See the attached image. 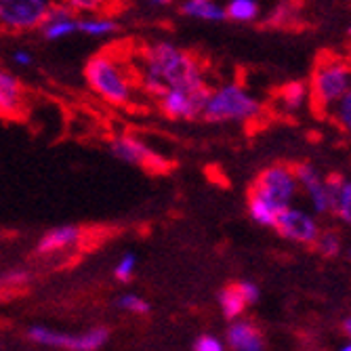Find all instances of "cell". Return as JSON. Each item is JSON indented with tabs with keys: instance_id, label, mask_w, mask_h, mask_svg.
<instances>
[{
	"instance_id": "1",
	"label": "cell",
	"mask_w": 351,
	"mask_h": 351,
	"mask_svg": "<svg viewBox=\"0 0 351 351\" xmlns=\"http://www.w3.org/2000/svg\"><path fill=\"white\" fill-rule=\"evenodd\" d=\"M141 86L158 99L165 90H204L208 88L200 63L194 55L173 43L158 40L141 53Z\"/></svg>"
},
{
	"instance_id": "2",
	"label": "cell",
	"mask_w": 351,
	"mask_h": 351,
	"mask_svg": "<svg viewBox=\"0 0 351 351\" xmlns=\"http://www.w3.org/2000/svg\"><path fill=\"white\" fill-rule=\"evenodd\" d=\"M84 78L90 90L97 93L108 104L118 108H126L133 104V80L114 55H93L84 66Z\"/></svg>"
},
{
	"instance_id": "3",
	"label": "cell",
	"mask_w": 351,
	"mask_h": 351,
	"mask_svg": "<svg viewBox=\"0 0 351 351\" xmlns=\"http://www.w3.org/2000/svg\"><path fill=\"white\" fill-rule=\"evenodd\" d=\"M263 106L238 82H226L208 93L202 118L208 122H250L257 120Z\"/></svg>"
},
{
	"instance_id": "4",
	"label": "cell",
	"mask_w": 351,
	"mask_h": 351,
	"mask_svg": "<svg viewBox=\"0 0 351 351\" xmlns=\"http://www.w3.org/2000/svg\"><path fill=\"white\" fill-rule=\"evenodd\" d=\"M309 101L315 110L326 112L351 88V66L337 57L317 59L309 80Z\"/></svg>"
},
{
	"instance_id": "5",
	"label": "cell",
	"mask_w": 351,
	"mask_h": 351,
	"mask_svg": "<svg viewBox=\"0 0 351 351\" xmlns=\"http://www.w3.org/2000/svg\"><path fill=\"white\" fill-rule=\"evenodd\" d=\"M297 191H299V183H297L295 169L282 167V165L265 169L257 179H254V183L250 187L252 196L265 200L278 213L293 206Z\"/></svg>"
},
{
	"instance_id": "6",
	"label": "cell",
	"mask_w": 351,
	"mask_h": 351,
	"mask_svg": "<svg viewBox=\"0 0 351 351\" xmlns=\"http://www.w3.org/2000/svg\"><path fill=\"white\" fill-rule=\"evenodd\" d=\"M29 341H34L36 345L43 347H55V349H68V351H97L101 349L110 332L108 328H90L84 332H59L47 326H32L27 330Z\"/></svg>"
},
{
	"instance_id": "7",
	"label": "cell",
	"mask_w": 351,
	"mask_h": 351,
	"mask_svg": "<svg viewBox=\"0 0 351 351\" xmlns=\"http://www.w3.org/2000/svg\"><path fill=\"white\" fill-rule=\"evenodd\" d=\"M110 154L118 158L120 162L131 165V167H141L147 173H167L171 169L167 158H162L158 152H154L143 139L137 135H116L110 141Z\"/></svg>"
},
{
	"instance_id": "8",
	"label": "cell",
	"mask_w": 351,
	"mask_h": 351,
	"mask_svg": "<svg viewBox=\"0 0 351 351\" xmlns=\"http://www.w3.org/2000/svg\"><path fill=\"white\" fill-rule=\"evenodd\" d=\"M295 175H297L299 189L305 191V196H307L313 213H317V215L332 213L335 198H337V191L341 185V177L324 179L320 175V171L311 165H299L295 169Z\"/></svg>"
},
{
	"instance_id": "9",
	"label": "cell",
	"mask_w": 351,
	"mask_h": 351,
	"mask_svg": "<svg viewBox=\"0 0 351 351\" xmlns=\"http://www.w3.org/2000/svg\"><path fill=\"white\" fill-rule=\"evenodd\" d=\"M51 0H0V25L11 32L40 27Z\"/></svg>"
},
{
	"instance_id": "10",
	"label": "cell",
	"mask_w": 351,
	"mask_h": 351,
	"mask_svg": "<svg viewBox=\"0 0 351 351\" xmlns=\"http://www.w3.org/2000/svg\"><path fill=\"white\" fill-rule=\"evenodd\" d=\"M278 234L291 242L297 244H313L315 238L320 236V226H317L315 217L309 210L297 208V206H289L280 210L276 226Z\"/></svg>"
},
{
	"instance_id": "11",
	"label": "cell",
	"mask_w": 351,
	"mask_h": 351,
	"mask_svg": "<svg viewBox=\"0 0 351 351\" xmlns=\"http://www.w3.org/2000/svg\"><path fill=\"white\" fill-rule=\"evenodd\" d=\"M25 88L9 70L0 68V118L17 120L25 114Z\"/></svg>"
},
{
	"instance_id": "12",
	"label": "cell",
	"mask_w": 351,
	"mask_h": 351,
	"mask_svg": "<svg viewBox=\"0 0 351 351\" xmlns=\"http://www.w3.org/2000/svg\"><path fill=\"white\" fill-rule=\"evenodd\" d=\"M40 32L47 40H63L78 34V17L72 9H68L63 3H51L43 23Z\"/></svg>"
},
{
	"instance_id": "13",
	"label": "cell",
	"mask_w": 351,
	"mask_h": 351,
	"mask_svg": "<svg viewBox=\"0 0 351 351\" xmlns=\"http://www.w3.org/2000/svg\"><path fill=\"white\" fill-rule=\"evenodd\" d=\"M82 230L78 226H59L40 236L36 242V254L38 257H49V254L61 252V250H70L76 244L82 242Z\"/></svg>"
},
{
	"instance_id": "14",
	"label": "cell",
	"mask_w": 351,
	"mask_h": 351,
	"mask_svg": "<svg viewBox=\"0 0 351 351\" xmlns=\"http://www.w3.org/2000/svg\"><path fill=\"white\" fill-rule=\"evenodd\" d=\"M228 345L234 351H265V341L257 326L248 320H238V317L228 328Z\"/></svg>"
},
{
	"instance_id": "15",
	"label": "cell",
	"mask_w": 351,
	"mask_h": 351,
	"mask_svg": "<svg viewBox=\"0 0 351 351\" xmlns=\"http://www.w3.org/2000/svg\"><path fill=\"white\" fill-rule=\"evenodd\" d=\"M309 101V86L293 80L286 82L280 90H278V106L286 112V114H295L299 112L305 104Z\"/></svg>"
},
{
	"instance_id": "16",
	"label": "cell",
	"mask_w": 351,
	"mask_h": 351,
	"mask_svg": "<svg viewBox=\"0 0 351 351\" xmlns=\"http://www.w3.org/2000/svg\"><path fill=\"white\" fill-rule=\"evenodd\" d=\"M181 13L191 19H202V21L226 19V7H221L215 0H185L181 5Z\"/></svg>"
},
{
	"instance_id": "17",
	"label": "cell",
	"mask_w": 351,
	"mask_h": 351,
	"mask_svg": "<svg viewBox=\"0 0 351 351\" xmlns=\"http://www.w3.org/2000/svg\"><path fill=\"white\" fill-rule=\"evenodd\" d=\"M303 7L299 0H280V3L271 9L267 23L274 27H293L301 23Z\"/></svg>"
},
{
	"instance_id": "18",
	"label": "cell",
	"mask_w": 351,
	"mask_h": 351,
	"mask_svg": "<svg viewBox=\"0 0 351 351\" xmlns=\"http://www.w3.org/2000/svg\"><path fill=\"white\" fill-rule=\"evenodd\" d=\"M246 299L242 297L238 284H232V286H226L221 293H219V307H221V313L228 317V320H236V317L242 315V311L246 309Z\"/></svg>"
},
{
	"instance_id": "19",
	"label": "cell",
	"mask_w": 351,
	"mask_h": 351,
	"mask_svg": "<svg viewBox=\"0 0 351 351\" xmlns=\"http://www.w3.org/2000/svg\"><path fill=\"white\" fill-rule=\"evenodd\" d=\"M78 32L90 38H104L118 32V23L106 15H90V17L78 19Z\"/></svg>"
},
{
	"instance_id": "20",
	"label": "cell",
	"mask_w": 351,
	"mask_h": 351,
	"mask_svg": "<svg viewBox=\"0 0 351 351\" xmlns=\"http://www.w3.org/2000/svg\"><path fill=\"white\" fill-rule=\"evenodd\" d=\"M259 17V3L257 0H230L226 5V19L238 23H250Z\"/></svg>"
},
{
	"instance_id": "21",
	"label": "cell",
	"mask_w": 351,
	"mask_h": 351,
	"mask_svg": "<svg viewBox=\"0 0 351 351\" xmlns=\"http://www.w3.org/2000/svg\"><path fill=\"white\" fill-rule=\"evenodd\" d=\"M248 215L254 223H259V226L263 228H274L276 226V219H278V210L267 204L265 200L257 198V196H252L248 194Z\"/></svg>"
},
{
	"instance_id": "22",
	"label": "cell",
	"mask_w": 351,
	"mask_h": 351,
	"mask_svg": "<svg viewBox=\"0 0 351 351\" xmlns=\"http://www.w3.org/2000/svg\"><path fill=\"white\" fill-rule=\"evenodd\" d=\"M332 213L345 223L347 228H351V181L341 179L337 198H335V206H332Z\"/></svg>"
},
{
	"instance_id": "23",
	"label": "cell",
	"mask_w": 351,
	"mask_h": 351,
	"mask_svg": "<svg viewBox=\"0 0 351 351\" xmlns=\"http://www.w3.org/2000/svg\"><path fill=\"white\" fill-rule=\"evenodd\" d=\"M116 305H118V309H122L126 313H133V315H147L149 309H152V305L143 297H139L135 293H124V295H120L118 301H116Z\"/></svg>"
},
{
	"instance_id": "24",
	"label": "cell",
	"mask_w": 351,
	"mask_h": 351,
	"mask_svg": "<svg viewBox=\"0 0 351 351\" xmlns=\"http://www.w3.org/2000/svg\"><path fill=\"white\" fill-rule=\"evenodd\" d=\"M315 248L320 250L324 257H339L343 252V242L337 232H320V236L315 238Z\"/></svg>"
},
{
	"instance_id": "25",
	"label": "cell",
	"mask_w": 351,
	"mask_h": 351,
	"mask_svg": "<svg viewBox=\"0 0 351 351\" xmlns=\"http://www.w3.org/2000/svg\"><path fill=\"white\" fill-rule=\"evenodd\" d=\"M68 9H72L76 15H97L108 9L112 0H61Z\"/></svg>"
},
{
	"instance_id": "26",
	"label": "cell",
	"mask_w": 351,
	"mask_h": 351,
	"mask_svg": "<svg viewBox=\"0 0 351 351\" xmlns=\"http://www.w3.org/2000/svg\"><path fill=\"white\" fill-rule=\"evenodd\" d=\"M335 120L345 133L351 135V88L335 104Z\"/></svg>"
},
{
	"instance_id": "27",
	"label": "cell",
	"mask_w": 351,
	"mask_h": 351,
	"mask_svg": "<svg viewBox=\"0 0 351 351\" xmlns=\"http://www.w3.org/2000/svg\"><path fill=\"white\" fill-rule=\"evenodd\" d=\"M135 269H137V257L133 252H124L122 257L118 259L116 267H114V278L118 282H131L133 276H135Z\"/></svg>"
},
{
	"instance_id": "28",
	"label": "cell",
	"mask_w": 351,
	"mask_h": 351,
	"mask_svg": "<svg viewBox=\"0 0 351 351\" xmlns=\"http://www.w3.org/2000/svg\"><path fill=\"white\" fill-rule=\"evenodd\" d=\"M29 282V274L25 269H9L0 276V286H5V289H21Z\"/></svg>"
},
{
	"instance_id": "29",
	"label": "cell",
	"mask_w": 351,
	"mask_h": 351,
	"mask_svg": "<svg viewBox=\"0 0 351 351\" xmlns=\"http://www.w3.org/2000/svg\"><path fill=\"white\" fill-rule=\"evenodd\" d=\"M194 351H226V345H223L221 339H217L213 335H202L196 339Z\"/></svg>"
},
{
	"instance_id": "30",
	"label": "cell",
	"mask_w": 351,
	"mask_h": 351,
	"mask_svg": "<svg viewBox=\"0 0 351 351\" xmlns=\"http://www.w3.org/2000/svg\"><path fill=\"white\" fill-rule=\"evenodd\" d=\"M238 289H240V293H242V297L246 299L248 305H254V303L259 301V297H261L259 286H257V284H252V282H248V280L238 282Z\"/></svg>"
},
{
	"instance_id": "31",
	"label": "cell",
	"mask_w": 351,
	"mask_h": 351,
	"mask_svg": "<svg viewBox=\"0 0 351 351\" xmlns=\"http://www.w3.org/2000/svg\"><path fill=\"white\" fill-rule=\"evenodd\" d=\"M13 61L17 63V66H21V68H29L32 63H34V57H32L27 51H15L13 53Z\"/></svg>"
},
{
	"instance_id": "32",
	"label": "cell",
	"mask_w": 351,
	"mask_h": 351,
	"mask_svg": "<svg viewBox=\"0 0 351 351\" xmlns=\"http://www.w3.org/2000/svg\"><path fill=\"white\" fill-rule=\"evenodd\" d=\"M343 332L347 335V339H351V315H347L343 320Z\"/></svg>"
},
{
	"instance_id": "33",
	"label": "cell",
	"mask_w": 351,
	"mask_h": 351,
	"mask_svg": "<svg viewBox=\"0 0 351 351\" xmlns=\"http://www.w3.org/2000/svg\"><path fill=\"white\" fill-rule=\"evenodd\" d=\"M149 5H154V7H167V5H171L173 0H147Z\"/></svg>"
},
{
	"instance_id": "34",
	"label": "cell",
	"mask_w": 351,
	"mask_h": 351,
	"mask_svg": "<svg viewBox=\"0 0 351 351\" xmlns=\"http://www.w3.org/2000/svg\"><path fill=\"white\" fill-rule=\"evenodd\" d=\"M341 351H351V341H349L347 345H343V347H341Z\"/></svg>"
},
{
	"instance_id": "35",
	"label": "cell",
	"mask_w": 351,
	"mask_h": 351,
	"mask_svg": "<svg viewBox=\"0 0 351 351\" xmlns=\"http://www.w3.org/2000/svg\"><path fill=\"white\" fill-rule=\"evenodd\" d=\"M347 257H349V259H351V248H349V250H347Z\"/></svg>"
},
{
	"instance_id": "36",
	"label": "cell",
	"mask_w": 351,
	"mask_h": 351,
	"mask_svg": "<svg viewBox=\"0 0 351 351\" xmlns=\"http://www.w3.org/2000/svg\"><path fill=\"white\" fill-rule=\"evenodd\" d=\"M347 32H349V36H351V25H349V29H347Z\"/></svg>"
}]
</instances>
